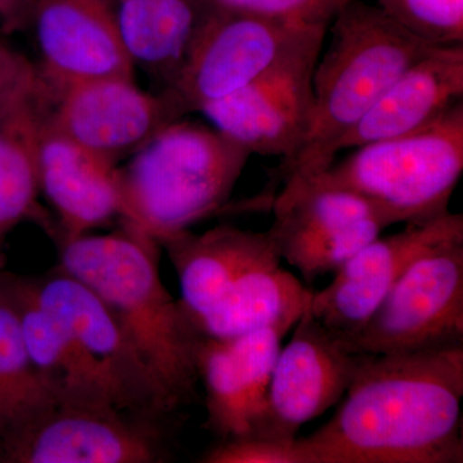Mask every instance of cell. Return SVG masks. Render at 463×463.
I'll return each mask as SVG.
<instances>
[{
    "instance_id": "cell-6",
    "label": "cell",
    "mask_w": 463,
    "mask_h": 463,
    "mask_svg": "<svg viewBox=\"0 0 463 463\" xmlns=\"http://www.w3.org/2000/svg\"><path fill=\"white\" fill-rule=\"evenodd\" d=\"M328 27L306 26L203 9V16L165 93L183 118L245 87L279 61L323 42Z\"/></svg>"
},
{
    "instance_id": "cell-10",
    "label": "cell",
    "mask_w": 463,
    "mask_h": 463,
    "mask_svg": "<svg viewBox=\"0 0 463 463\" xmlns=\"http://www.w3.org/2000/svg\"><path fill=\"white\" fill-rule=\"evenodd\" d=\"M44 118L81 147L120 164L167 124L183 118L165 91L152 94L134 78L90 79L45 90Z\"/></svg>"
},
{
    "instance_id": "cell-12",
    "label": "cell",
    "mask_w": 463,
    "mask_h": 463,
    "mask_svg": "<svg viewBox=\"0 0 463 463\" xmlns=\"http://www.w3.org/2000/svg\"><path fill=\"white\" fill-rule=\"evenodd\" d=\"M325 41L286 57L251 83L200 109L213 128L251 155L288 160L309 130L313 72Z\"/></svg>"
},
{
    "instance_id": "cell-31",
    "label": "cell",
    "mask_w": 463,
    "mask_h": 463,
    "mask_svg": "<svg viewBox=\"0 0 463 463\" xmlns=\"http://www.w3.org/2000/svg\"><path fill=\"white\" fill-rule=\"evenodd\" d=\"M2 265H3L2 248H0V268H2Z\"/></svg>"
},
{
    "instance_id": "cell-13",
    "label": "cell",
    "mask_w": 463,
    "mask_h": 463,
    "mask_svg": "<svg viewBox=\"0 0 463 463\" xmlns=\"http://www.w3.org/2000/svg\"><path fill=\"white\" fill-rule=\"evenodd\" d=\"M292 330L274 364L254 438L294 440L301 426L344 398L358 370L361 354L347 350L307 309Z\"/></svg>"
},
{
    "instance_id": "cell-14",
    "label": "cell",
    "mask_w": 463,
    "mask_h": 463,
    "mask_svg": "<svg viewBox=\"0 0 463 463\" xmlns=\"http://www.w3.org/2000/svg\"><path fill=\"white\" fill-rule=\"evenodd\" d=\"M457 237H463V215L450 212L377 237L341 265L327 288L313 291L307 312L335 336L349 339L414 260Z\"/></svg>"
},
{
    "instance_id": "cell-8",
    "label": "cell",
    "mask_w": 463,
    "mask_h": 463,
    "mask_svg": "<svg viewBox=\"0 0 463 463\" xmlns=\"http://www.w3.org/2000/svg\"><path fill=\"white\" fill-rule=\"evenodd\" d=\"M169 423L116 405L56 402L0 437V462H165Z\"/></svg>"
},
{
    "instance_id": "cell-20",
    "label": "cell",
    "mask_w": 463,
    "mask_h": 463,
    "mask_svg": "<svg viewBox=\"0 0 463 463\" xmlns=\"http://www.w3.org/2000/svg\"><path fill=\"white\" fill-rule=\"evenodd\" d=\"M0 288L16 307L30 359L58 403L116 405L125 410L99 362L32 297L21 277L0 272Z\"/></svg>"
},
{
    "instance_id": "cell-17",
    "label": "cell",
    "mask_w": 463,
    "mask_h": 463,
    "mask_svg": "<svg viewBox=\"0 0 463 463\" xmlns=\"http://www.w3.org/2000/svg\"><path fill=\"white\" fill-rule=\"evenodd\" d=\"M118 166L57 132L43 116L39 178L42 194L57 215V242L118 219Z\"/></svg>"
},
{
    "instance_id": "cell-26",
    "label": "cell",
    "mask_w": 463,
    "mask_h": 463,
    "mask_svg": "<svg viewBox=\"0 0 463 463\" xmlns=\"http://www.w3.org/2000/svg\"><path fill=\"white\" fill-rule=\"evenodd\" d=\"M203 9L236 12L306 26L331 25L350 0H199Z\"/></svg>"
},
{
    "instance_id": "cell-24",
    "label": "cell",
    "mask_w": 463,
    "mask_h": 463,
    "mask_svg": "<svg viewBox=\"0 0 463 463\" xmlns=\"http://www.w3.org/2000/svg\"><path fill=\"white\" fill-rule=\"evenodd\" d=\"M0 389L14 413V423L25 421L56 399L36 373L16 307L0 288ZM8 432V431H7Z\"/></svg>"
},
{
    "instance_id": "cell-22",
    "label": "cell",
    "mask_w": 463,
    "mask_h": 463,
    "mask_svg": "<svg viewBox=\"0 0 463 463\" xmlns=\"http://www.w3.org/2000/svg\"><path fill=\"white\" fill-rule=\"evenodd\" d=\"M313 289L281 264L243 274L196 322L203 336L231 340L268 327L294 328L309 307Z\"/></svg>"
},
{
    "instance_id": "cell-27",
    "label": "cell",
    "mask_w": 463,
    "mask_h": 463,
    "mask_svg": "<svg viewBox=\"0 0 463 463\" xmlns=\"http://www.w3.org/2000/svg\"><path fill=\"white\" fill-rule=\"evenodd\" d=\"M203 463H310L300 439L273 440L237 438L218 440L201 457Z\"/></svg>"
},
{
    "instance_id": "cell-21",
    "label": "cell",
    "mask_w": 463,
    "mask_h": 463,
    "mask_svg": "<svg viewBox=\"0 0 463 463\" xmlns=\"http://www.w3.org/2000/svg\"><path fill=\"white\" fill-rule=\"evenodd\" d=\"M43 116L41 83L32 93L0 108V248L5 234L27 219L56 239V227L38 203Z\"/></svg>"
},
{
    "instance_id": "cell-1",
    "label": "cell",
    "mask_w": 463,
    "mask_h": 463,
    "mask_svg": "<svg viewBox=\"0 0 463 463\" xmlns=\"http://www.w3.org/2000/svg\"><path fill=\"white\" fill-rule=\"evenodd\" d=\"M334 417L300 439L310 463H462L463 346L361 354Z\"/></svg>"
},
{
    "instance_id": "cell-9",
    "label": "cell",
    "mask_w": 463,
    "mask_h": 463,
    "mask_svg": "<svg viewBox=\"0 0 463 463\" xmlns=\"http://www.w3.org/2000/svg\"><path fill=\"white\" fill-rule=\"evenodd\" d=\"M270 206L273 223L268 233L281 260L294 267L306 285L336 272L394 225L361 194L316 178L285 179Z\"/></svg>"
},
{
    "instance_id": "cell-30",
    "label": "cell",
    "mask_w": 463,
    "mask_h": 463,
    "mask_svg": "<svg viewBox=\"0 0 463 463\" xmlns=\"http://www.w3.org/2000/svg\"><path fill=\"white\" fill-rule=\"evenodd\" d=\"M14 423V413H12L7 399H5L2 389H0V437L5 435V432L11 430Z\"/></svg>"
},
{
    "instance_id": "cell-4",
    "label": "cell",
    "mask_w": 463,
    "mask_h": 463,
    "mask_svg": "<svg viewBox=\"0 0 463 463\" xmlns=\"http://www.w3.org/2000/svg\"><path fill=\"white\" fill-rule=\"evenodd\" d=\"M251 156L215 128L173 121L118 164V221L160 245L203 219L224 214Z\"/></svg>"
},
{
    "instance_id": "cell-16",
    "label": "cell",
    "mask_w": 463,
    "mask_h": 463,
    "mask_svg": "<svg viewBox=\"0 0 463 463\" xmlns=\"http://www.w3.org/2000/svg\"><path fill=\"white\" fill-rule=\"evenodd\" d=\"M288 327H268L231 340L203 336L197 352L205 390L206 428L219 440L257 437L274 364Z\"/></svg>"
},
{
    "instance_id": "cell-5",
    "label": "cell",
    "mask_w": 463,
    "mask_h": 463,
    "mask_svg": "<svg viewBox=\"0 0 463 463\" xmlns=\"http://www.w3.org/2000/svg\"><path fill=\"white\" fill-rule=\"evenodd\" d=\"M353 149L312 178L361 194L394 224L439 218L463 173V102L421 130Z\"/></svg>"
},
{
    "instance_id": "cell-7",
    "label": "cell",
    "mask_w": 463,
    "mask_h": 463,
    "mask_svg": "<svg viewBox=\"0 0 463 463\" xmlns=\"http://www.w3.org/2000/svg\"><path fill=\"white\" fill-rule=\"evenodd\" d=\"M341 341L367 355L463 346V237L414 260L364 327Z\"/></svg>"
},
{
    "instance_id": "cell-23",
    "label": "cell",
    "mask_w": 463,
    "mask_h": 463,
    "mask_svg": "<svg viewBox=\"0 0 463 463\" xmlns=\"http://www.w3.org/2000/svg\"><path fill=\"white\" fill-rule=\"evenodd\" d=\"M116 24L134 67L165 88L178 72L203 16L199 0H114Z\"/></svg>"
},
{
    "instance_id": "cell-15",
    "label": "cell",
    "mask_w": 463,
    "mask_h": 463,
    "mask_svg": "<svg viewBox=\"0 0 463 463\" xmlns=\"http://www.w3.org/2000/svg\"><path fill=\"white\" fill-rule=\"evenodd\" d=\"M29 25L35 29L45 90L90 79L134 78L114 0H36Z\"/></svg>"
},
{
    "instance_id": "cell-25",
    "label": "cell",
    "mask_w": 463,
    "mask_h": 463,
    "mask_svg": "<svg viewBox=\"0 0 463 463\" xmlns=\"http://www.w3.org/2000/svg\"><path fill=\"white\" fill-rule=\"evenodd\" d=\"M392 21L435 47L463 45V0H376Z\"/></svg>"
},
{
    "instance_id": "cell-11",
    "label": "cell",
    "mask_w": 463,
    "mask_h": 463,
    "mask_svg": "<svg viewBox=\"0 0 463 463\" xmlns=\"http://www.w3.org/2000/svg\"><path fill=\"white\" fill-rule=\"evenodd\" d=\"M21 279L32 297L56 316L99 362L125 410L172 421L179 411L118 317L90 286L60 267L43 276Z\"/></svg>"
},
{
    "instance_id": "cell-3",
    "label": "cell",
    "mask_w": 463,
    "mask_h": 463,
    "mask_svg": "<svg viewBox=\"0 0 463 463\" xmlns=\"http://www.w3.org/2000/svg\"><path fill=\"white\" fill-rule=\"evenodd\" d=\"M331 39L313 72L309 130L279 175L312 178L336 161L340 139L390 85L439 47L407 32L377 5L350 0L332 21Z\"/></svg>"
},
{
    "instance_id": "cell-19",
    "label": "cell",
    "mask_w": 463,
    "mask_h": 463,
    "mask_svg": "<svg viewBox=\"0 0 463 463\" xmlns=\"http://www.w3.org/2000/svg\"><path fill=\"white\" fill-rule=\"evenodd\" d=\"M179 279L182 304L194 323L209 313L243 274L281 264L268 231L223 224L203 232H179L160 243Z\"/></svg>"
},
{
    "instance_id": "cell-2",
    "label": "cell",
    "mask_w": 463,
    "mask_h": 463,
    "mask_svg": "<svg viewBox=\"0 0 463 463\" xmlns=\"http://www.w3.org/2000/svg\"><path fill=\"white\" fill-rule=\"evenodd\" d=\"M60 264L115 313L176 410L194 401L203 335L161 279L156 241L121 225L60 241Z\"/></svg>"
},
{
    "instance_id": "cell-18",
    "label": "cell",
    "mask_w": 463,
    "mask_h": 463,
    "mask_svg": "<svg viewBox=\"0 0 463 463\" xmlns=\"http://www.w3.org/2000/svg\"><path fill=\"white\" fill-rule=\"evenodd\" d=\"M463 102V45L439 47L411 66L340 139L344 149L417 132Z\"/></svg>"
},
{
    "instance_id": "cell-28",
    "label": "cell",
    "mask_w": 463,
    "mask_h": 463,
    "mask_svg": "<svg viewBox=\"0 0 463 463\" xmlns=\"http://www.w3.org/2000/svg\"><path fill=\"white\" fill-rule=\"evenodd\" d=\"M38 69L0 38V108L39 87Z\"/></svg>"
},
{
    "instance_id": "cell-29",
    "label": "cell",
    "mask_w": 463,
    "mask_h": 463,
    "mask_svg": "<svg viewBox=\"0 0 463 463\" xmlns=\"http://www.w3.org/2000/svg\"><path fill=\"white\" fill-rule=\"evenodd\" d=\"M36 0H0V25L5 32H16L29 25Z\"/></svg>"
}]
</instances>
